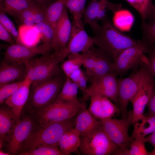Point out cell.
Here are the masks:
<instances>
[{
	"mask_svg": "<svg viewBox=\"0 0 155 155\" xmlns=\"http://www.w3.org/2000/svg\"><path fill=\"white\" fill-rule=\"evenodd\" d=\"M68 59L63 61L61 67L66 77H69L75 71L82 65L81 54H72L68 57Z\"/></svg>",
	"mask_w": 155,
	"mask_h": 155,
	"instance_id": "cell-33",
	"label": "cell"
},
{
	"mask_svg": "<svg viewBox=\"0 0 155 155\" xmlns=\"http://www.w3.org/2000/svg\"><path fill=\"white\" fill-rule=\"evenodd\" d=\"M132 139H144L146 136L155 131V115L147 114L133 124Z\"/></svg>",
	"mask_w": 155,
	"mask_h": 155,
	"instance_id": "cell-24",
	"label": "cell"
},
{
	"mask_svg": "<svg viewBox=\"0 0 155 155\" xmlns=\"http://www.w3.org/2000/svg\"><path fill=\"white\" fill-rule=\"evenodd\" d=\"M18 81L0 86V104H2L14 93L22 84L23 81Z\"/></svg>",
	"mask_w": 155,
	"mask_h": 155,
	"instance_id": "cell-37",
	"label": "cell"
},
{
	"mask_svg": "<svg viewBox=\"0 0 155 155\" xmlns=\"http://www.w3.org/2000/svg\"><path fill=\"white\" fill-rule=\"evenodd\" d=\"M86 0H65L66 7L69 10L73 18V22H79L82 21V18L85 9Z\"/></svg>",
	"mask_w": 155,
	"mask_h": 155,
	"instance_id": "cell-32",
	"label": "cell"
},
{
	"mask_svg": "<svg viewBox=\"0 0 155 155\" xmlns=\"http://www.w3.org/2000/svg\"><path fill=\"white\" fill-rule=\"evenodd\" d=\"M83 73L80 68L74 71L68 77L73 82L77 84Z\"/></svg>",
	"mask_w": 155,
	"mask_h": 155,
	"instance_id": "cell-46",
	"label": "cell"
},
{
	"mask_svg": "<svg viewBox=\"0 0 155 155\" xmlns=\"http://www.w3.org/2000/svg\"><path fill=\"white\" fill-rule=\"evenodd\" d=\"M19 32L22 44L36 46L40 39V34L34 26L29 27L22 25L19 27Z\"/></svg>",
	"mask_w": 155,
	"mask_h": 155,
	"instance_id": "cell-29",
	"label": "cell"
},
{
	"mask_svg": "<svg viewBox=\"0 0 155 155\" xmlns=\"http://www.w3.org/2000/svg\"><path fill=\"white\" fill-rule=\"evenodd\" d=\"M90 104L88 109L91 114L101 120L112 118L120 113L119 108L108 98L98 94L90 96Z\"/></svg>",
	"mask_w": 155,
	"mask_h": 155,
	"instance_id": "cell-15",
	"label": "cell"
},
{
	"mask_svg": "<svg viewBox=\"0 0 155 155\" xmlns=\"http://www.w3.org/2000/svg\"><path fill=\"white\" fill-rule=\"evenodd\" d=\"M87 77L83 73L78 81L77 84L79 88L82 91L84 96V99L85 98L88 87L87 86Z\"/></svg>",
	"mask_w": 155,
	"mask_h": 155,
	"instance_id": "cell-44",
	"label": "cell"
},
{
	"mask_svg": "<svg viewBox=\"0 0 155 155\" xmlns=\"http://www.w3.org/2000/svg\"><path fill=\"white\" fill-rule=\"evenodd\" d=\"M146 54L149 67L155 79V44L148 45Z\"/></svg>",
	"mask_w": 155,
	"mask_h": 155,
	"instance_id": "cell-39",
	"label": "cell"
},
{
	"mask_svg": "<svg viewBox=\"0 0 155 155\" xmlns=\"http://www.w3.org/2000/svg\"><path fill=\"white\" fill-rule=\"evenodd\" d=\"M0 39L8 42L10 45L16 44L8 32L0 24Z\"/></svg>",
	"mask_w": 155,
	"mask_h": 155,
	"instance_id": "cell-41",
	"label": "cell"
},
{
	"mask_svg": "<svg viewBox=\"0 0 155 155\" xmlns=\"http://www.w3.org/2000/svg\"><path fill=\"white\" fill-rule=\"evenodd\" d=\"M138 12L142 22L146 21L155 9L152 0H126Z\"/></svg>",
	"mask_w": 155,
	"mask_h": 155,
	"instance_id": "cell-30",
	"label": "cell"
},
{
	"mask_svg": "<svg viewBox=\"0 0 155 155\" xmlns=\"http://www.w3.org/2000/svg\"><path fill=\"white\" fill-rule=\"evenodd\" d=\"M66 78L61 73L44 82L31 85L28 99L24 107L27 113L41 109L56 100Z\"/></svg>",
	"mask_w": 155,
	"mask_h": 155,
	"instance_id": "cell-3",
	"label": "cell"
},
{
	"mask_svg": "<svg viewBox=\"0 0 155 155\" xmlns=\"http://www.w3.org/2000/svg\"><path fill=\"white\" fill-rule=\"evenodd\" d=\"M56 99L46 106L30 113L37 125L65 121L75 117L83 106Z\"/></svg>",
	"mask_w": 155,
	"mask_h": 155,
	"instance_id": "cell-6",
	"label": "cell"
},
{
	"mask_svg": "<svg viewBox=\"0 0 155 155\" xmlns=\"http://www.w3.org/2000/svg\"><path fill=\"white\" fill-rule=\"evenodd\" d=\"M114 14L113 23L115 26L122 31H128L133 24L134 18L129 11L121 9Z\"/></svg>",
	"mask_w": 155,
	"mask_h": 155,
	"instance_id": "cell-27",
	"label": "cell"
},
{
	"mask_svg": "<svg viewBox=\"0 0 155 155\" xmlns=\"http://www.w3.org/2000/svg\"><path fill=\"white\" fill-rule=\"evenodd\" d=\"M148 45L142 39L123 50L114 62L115 72L122 76L130 70L138 67L146 55Z\"/></svg>",
	"mask_w": 155,
	"mask_h": 155,
	"instance_id": "cell-8",
	"label": "cell"
},
{
	"mask_svg": "<svg viewBox=\"0 0 155 155\" xmlns=\"http://www.w3.org/2000/svg\"><path fill=\"white\" fill-rule=\"evenodd\" d=\"M138 68L129 77L118 79L119 108L122 118L127 116L129 103L152 73L146 56Z\"/></svg>",
	"mask_w": 155,
	"mask_h": 155,
	"instance_id": "cell-4",
	"label": "cell"
},
{
	"mask_svg": "<svg viewBox=\"0 0 155 155\" xmlns=\"http://www.w3.org/2000/svg\"><path fill=\"white\" fill-rule=\"evenodd\" d=\"M81 54L82 65L86 69V75L88 80L92 74L96 63L95 48L92 46L88 50Z\"/></svg>",
	"mask_w": 155,
	"mask_h": 155,
	"instance_id": "cell-34",
	"label": "cell"
},
{
	"mask_svg": "<svg viewBox=\"0 0 155 155\" xmlns=\"http://www.w3.org/2000/svg\"><path fill=\"white\" fill-rule=\"evenodd\" d=\"M117 75L112 72L94 78L88 88L84 99H88L91 95L98 94L108 98L119 108Z\"/></svg>",
	"mask_w": 155,
	"mask_h": 155,
	"instance_id": "cell-11",
	"label": "cell"
},
{
	"mask_svg": "<svg viewBox=\"0 0 155 155\" xmlns=\"http://www.w3.org/2000/svg\"><path fill=\"white\" fill-rule=\"evenodd\" d=\"M57 56L54 53L34 57L26 64V78L31 85L44 82L61 73Z\"/></svg>",
	"mask_w": 155,
	"mask_h": 155,
	"instance_id": "cell-5",
	"label": "cell"
},
{
	"mask_svg": "<svg viewBox=\"0 0 155 155\" xmlns=\"http://www.w3.org/2000/svg\"><path fill=\"white\" fill-rule=\"evenodd\" d=\"M101 25L93 30L94 44L114 62L119 54L137 42L117 29L107 16L101 21Z\"/></svg>",
	"mask_w": 155,
	"mask_h": 155,
	"instance_id": "cell-1",
	"label": "cell"
},
{
	"mask_svg": "<svg viewBox=\"0 0 155 155\" xmlns=\"http://www.w3.org/2000/svg\"><path fill=\"white\" fill-rule=\"evenodd\" d=\"M72 27V24L66 7L54 28L52 47L57 56L66 47L70 37Z\"/></svg>",
	"mask_w": 155,
	"mask_h": 155,
	"instance_id": "cell-16",
	"label": "cell"
},
{
	"mask_svg": "<svg viewBox=\"0 0 155 155\" xmlns=\"http://www.w3.org/2000/svg\"><path fill=\"white\" fill-rule=\"evenodd\" d=\"M36 125L30 114L20 117L16 124L11 136L7 144L9 153L11 155H18L23 144Z\"/></svg>",
	"mask_w": 155,
	"mask_h": 155,
	"instance_id": "cell-14",
	"label": "cell"
},
{
	"mask_svg": "<svg viewBox=\"0 0 155 155\" xmlns=\"http://www.w3.org/2000/svg\"><path fill=\"white\" fill-rule=\"evenodd\" d=\"M5 13L0 10V24L8 32L14 25L12 21L6 15Z\"/></svg>",
	"mask_w": 155,
	"mask_h": 155,
	"instance_id": "cell-43",
	"label": "cell"
},
{
	"mask_svg": "<svg viewBox=\"0 0 155 155\" xmlns=\"http://www.w3.org/2000/svg\"><path fill=\"white\" fill-rule=\"evenodd\" d=\"M117 148L102 125L88 135L80 136L79 149L84 155H110L113 154Z\"/></svg>",
	"mask_w": 155,
	"mask_h": 155,
	"instance_id": "cell-7",
	"label": "cell"
},
{
	"mask_svg": "<svg viewBox=\"0 0 155 155\" xmlns=\"http://www.w3.org/2000/svg\"><path fill=\"white\" fill-rule=\"evenodd\" d=\"M147 114L155 115V88L154 89L147 104Z\"/></svg>",
	"mask_w": 155,
	"mask_h": 155,
	"instance_id": "cell-45",
	"label": "cell"
},
{
	"mask_svg": "<svg viewBox=\"0 0 155 155\" xmlns=\"http://www.w3.org/2000/svg\"><path fill=\"white\" fill-rule=\"evenodd\" d=\"M34 27L40 34L42 44L52 49L54 27L46 20L36 24Z\"/></svg>",
	"mask_w": 155,
	"mask_h": 155,
	"instance_id": "cell-31",
	"label": "cell"
},
{
	"mask_svg": "<svg viewBox=\"0 0 155 155\" xmlns=\"http://www.w3.org/2000/svg\"><path fill=\"white\" fill-rule=\"evenodd\" d=\"M101 125V122L94 117L84 104L75 116L74 127L80 136L88 135Z\"/></svg>",
	"mask_w": 155,
	"mask_h": 155,
	"instance_id": "cell-19",
	"label": "cell"
},
{
	"mask_svg": "<svg viewBox=\"0 0 155 155\" xmlns=\"http://www.w3.org/2000/svg\"><path fill=\"white\" fill-rule=\"evenodd\" d=\"M100 121L103 129L117 147H127L130 144L133 139L129 135V129L133 124L128 115L121 119L111 118Z\"/></svg>",
	"mask_w": 155,
	"mask_h": 155,
	"instance_id": "cell-10",
	"label": "cell"
},
{
	"mask_svg": "<svg viewBox=\"0 0 155 155\" xmlns=\"http://www.w3.org/2000/svg\"><path fill=\"white\" fill-rule=\"evenodd\" d=\"M142 40L148 45L155 44V20L142 22Z\"/></svg>",
	"mask_w": 155,
	"mask_h": 155,
	"instance_id": "cell-35",
	"label": "cell"
},
{
	"mask_svg": "<svg viewBox=\"0 0 155 155\" xmlns=\"http://www.w3.org/2000/svg\"><path fill=\"white\" fill-rule=\"evenodd\" d=\"M33 2L44 10L56 0H31Z\"/></svg>",
	"mask_w": 155,
	"mask_h": 155,
	"instance_id": "cell-47",
	"label": "cell"
},
{
	"mask_svg": "<svg viewBox=\"0 0 155 155\" xmlns=\"http://www.w3.org/2000/svg\"><path fill=\"white\" fill-rule=\"evenodd\" d=\"M108 0H92L85 9L83 16L85 24L89 25L93 30L99 25L98 22L106 17L108 8Z\"/></svg>",
	"mask_w": 155,
	"mask_h": 155,
	"instance_id": "cell-18",
	"label": "cell"
},
{
	"mask_svg": "<svg viewBox=\"0 0 155 155\" xmlns=\"http://www.w3.org/2000/svg\"><path fill=\"white\" fill-rule=\"evenodd\" d=\"M33 17L36 24L45 20L44 10L37 5L34 7Z\"/></svg>",
	"mask_w": 155,
	"mask_h": 155,
	"instance_id": "cell-42",
	"label": "cell"
},
{
	"mask_svg": "<svg viewBox=\"0 0 155 155\" xmlns=\"http://www.w3.org/2000/svg\"><path fill=\"white\" fill-rule=\"evenodd\" d=\"M94 44L93 38L89 36L85 31L82 21L79 22H73L67 45L57 56L59 63L70 55L87 51Z\"/></svg>",
	"mask_w": 155,
	"mask_h": 155,
	"instance_id": "cell-9",
	"label": "cell"
},
{
	"mask_svg": "<svg viewBox=\"0 0 155 155\" xmlns=\"http://www.w3.org/2000/svg\"><path fill=\"white\" fill-rule=\"evenodd\" d=\"M148 155H155V147L153 151L149 152Z\"/></svg>",
	"mask_w": 155,
	"mask_h": 155,
	"instance_id": "cell-52",
	"label": "cell"
},
{
	"mask_svg": "<svg viewBox=\"0 0 155 155\" xmlns=\"http://www.w3.org/2000/svg\"><path fill=\"white\" fill-rule=\"evenodd\" d=\"M37 5H34L21 11L17 13L14 17L20 22L25 19L33 17L34 9V7Z\"/></svg>",
	"mask_w": 155,
	"mask_h": 155,
	"instance_id": "cell-40",
	"label": "cell"
},
{
	"mask_svg": "<svg viewBox=\"0 0 155 155\" xmlns=\"http://www.w3.org/2000/svg\"><path fill=\"white\" fill-rule=\"evenodd\" d=\"M36 4L31 0H0V10L14 17L19 12Z\"/></svg>",
	"mask_w": 155,
	"mask_h": 155,
	"instance_id": "cell-26",
	"label": "cell"
},
{
	"mask_svg": "<svg viewBox=\"0 0 155 155\" xmlns=\"http://www.w3.org/2000/svg\"><path fill=\"white\" fill-rule=\"evenodd\" d=\"M144 139L135 138L130 143L129 150V155H148L149 152L146 150Z\"/></svg>",
	"mask_w": 155,
	"mask_h": 155,
	"instance_id": "cell-38",
	"label": "cell"
},
{
	"mask_svg": "<svg viewBox=\"0 0 155 155\" xmlns=\"http://www.w3.org/2000/svg\"><path fill=\"white\" fill-rule=\"evenodd\" d=\"M20 155H62L58 146L44 145L35 148Z\"/></svg>",
	"mask_w": 155,
	"mask_h": 155,
	"instance_id": "cell-36",
	"label": "cell"
},
{
	"mask_svg": "<svg viewBox=\"0 0 155 155\" xmlns=\"http://www.w3.org/2000/svg\"><path fill=\"white\" fill-rule=\"evenodd\" d=\"M31 86L30 82L25 78L18 89L5 102V104L10 107L13 112L17 123L28 99Z\"/></svg>",
	"mask_w": 155,
	"mask_h": 155,
	"instance_id": "cell-17",
	"label": "cell"
},
{
	"mask_svg": "<svg viewBox=\"0 0 155 155\" xmlns=\"http://www.w3.org/2000/svg\"><path fill=\"white\" fill-rule=\"evenodd\" d=\"M21 23L22 25L29 27H32L36 25L33 17L25 19Z\"/></svg>",
	"mask_w": 155,
	"mask_h": 155,
	"instance_id": "cell-49",
	"label": "cell"
},
{
	"mask_svg": "<svg viewBox=\"0 0 155 155\" xmlns=\"http://www.w3.org/2000/svg\"><path fill=\"white\" fill-rule=\"evenodd\" d=\"M51 49L43 44L40 45L29 46L15 44L7 47L3 62L26 64L35 56L40 54L48 53Z\"/></svg>",
	"mask_w": 155,
	"mask_h": 155,
	"instance_id": "cell-12",
	"label": "cell"
},
{
	"mask_svg": "<svg viewBox=\"0 0 155 155\" xmlns=\"http://www.w3.org/2000/svg\"><path fill=\"white\" fill-rule=\"evenodd\" d=\"M155 88V79L152 73L131 99L133 110L128 115L133 124L142 118L152 93Z\"/></svg>",
	"mask_w": 155,
	"mask_h": 155,
	"instance_id": "cell-13",
	"label": "cell"
},
{
	"mask_svg": "<svg viewBox=\"0 0 155 155\" xmlns=\"http://www.w3.org/2000/svg\"><path fill=\"white\" fill-rule=\"evenodd\" d=\"M95 50L96 63L92 74L88 80L91 82L97 77L109 73L115 72L114 62L112 60L99 48H95Z\"/></svg>",
	"mask_w": 155,
	"mask_h": 155,
	"instance_id": "cell-23",
	"label": "cell"
},
{
	"mask_svg": "<svg viewBox=\"0 0 155 155\" xmlns=\"http://www.w3.org/2000/svg\"><path fill=\"white\" fill-rule=\"evenodd\" d=\"M0 155H11L8 152H5L3 151V150L1 149L0 150Z\"/></svg>",
	"mask_w": 155,
	"mask_h": 155,
	"instance_id": "cell-51",
	"label": "cell"
},
{
	"mask_svg": "<svg viewBox=\"0 0 155 155\" xmlns=\"http://www.w3.org/2000/svg\"><path fill=\"white\" fill-rule=\"evenodd\" d=\"M75 117L62 121L36 124L24 142L18 155L42 146H58L63 134L74 127Z\"/></svg>",
	"mask_w": 155,
	"mask_h": 155,
	"instance_id": "cell-2",
	"label": "cell"
},
{
	"mask_svg": "<svg viewBox=\"0 0 155 155\" xmlns=\"http://www.w3.org/2000/svg\"><path fill=\"white\" fill-rule=\"evenodd\" d=\"M26 69L25 63L2 62L0 66V86L24 80Z\"/></svg>",
	"mask_w": 155,
	"mask_h": 155,
	"instance_id": "cell-20",
	"label": "cell"
},
{
	"mask_svg": "<svg viewBox=\"0 0 155 155\" xmlns=\"http://www.w3.org/2000/svg\"><path fill=\"white\" fill-rule=\"evenodd\" d=\"M80 136L73 127L66 131L61 138L58 147L62 155H68L79 149Z\"/></svg>",
	"mask_w": 155,
	"mask_h": 155,
	"instance_id": "cell-22",
	"label": "cell"
},
{
	"mask_svg": "<svg viewBox=\"0 0 155 155\" xmlns=\"http://www.w3.org/2000/svg\"><path fill=\"white\" fill-rule=\"evenodd\" d=\"M65 0H56L44 10L45 20L54 28L65 8Z\"/></svg>",
	"mask_w": 155,
	"mask_h": 155,
	"instance_id": "cell-28",
	"label": "cell"
},
{
	"mask_svg": "<svg viewBox=\"0 0 155 155\" xmlns=\"http://www.w3.org/2000/svg\"><path fill=\"white\" fill-rule=\"evenodd\" d=\"M17 123L12 109L5 104L0 108V148L7 144Z\"/></svg>",
	"mask_w": 155,
	"mask_h": 155,
	"instance_id": "cell-21",
	"label": "cell"
},
{
	"mask_svg": "<svg viewBox=\"0 0 155 155\" xmlns=\"http://www.w3.org/2000/svg\"><path fill=\"white\" fill-rule=\"evenodd\" d=\"M65 82L56 99L81 106L78 100V93L79 87L77 84L73 82L70 78L66 77Z\"/></svg>",
	"mask_w": 155,
	"mask_h": 155,
	"instance_id": "cell-25",
	"label": "cell"
},
{
	"mask_svg": "<svg viewBox=\"0 0 155 155\" xmlns=\"http://www.w3.org/2000/svg\"><path fill=\"white\" fill-rule=\"evenodd\" d=\"M144 142L151 144L154 148L155 147V131L150 135L144 138Z\"/></svg>",
	"mask_w": 155,
	"mask_h": 155,
	"instance_id": "cell-48",
	"label": "cell"
},
{
	"mask_svg": "<svg viewBox=\"0 0 155 155\" xmlns=\"http://www.w3.org/2000/svg\"><path fill=\"white\" fill-rule=\"evenodd\" d=\"M155 20V9L151 14L148 20Z\"/></svg>",
	"mask_w": 155,
	"mask_h": 155,
	"instance_id": "cell-50",
	"label": "cell"
}]
</instances>
